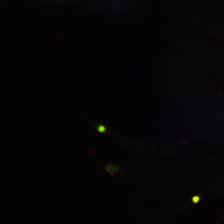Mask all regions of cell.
I'll return each instance as SVG.
<instances>
[{
  "mask_svg": "<svg viewBox=\"0 0 224 224\" xmlns=\"http://www.w3.org/2000/svg\"><path fill=\"white\" fill-rule=\"evenodd\" d=\"M105 169L106 171L111 174L117 172L119 170L118 167L114 165L107 166L105 167Z\"/></svg>",
  "mask_w": 224,
  "mask_h": 224,
  "instance_id": "1",
  "label": "cell"
},
{
  "mask_svg": "<svg viewBox=\"0 0 224 224\" xmlns=\"http://www.w3.org/2000/svg\"><path fill=\"white\" fill-rule=\"evenodd\" d=\"M200 198L198 196H195L192 198L193 201L194 203H197L199 200Z\"/></svg>",
  "mask_w": 224,
  "mask_h": 224,
  "instance_id": "2",
  "label": "cell"
},
{
  "mask_svg": "<svg viewBox=\"0 0 224 224\" xmlns=\"http://www.w3.org/2000/svg\"><path fill=\"white\" fill-rule=\"evenodd\" d=\"M98 130L100 132H104L105 131V127L103 126H100L98 127Z\"/></svg>",
  "mask_w": 224,
  "mask_h": 224,
  "instance_id": "3",
  "label": "cell"
}]
</instances>
